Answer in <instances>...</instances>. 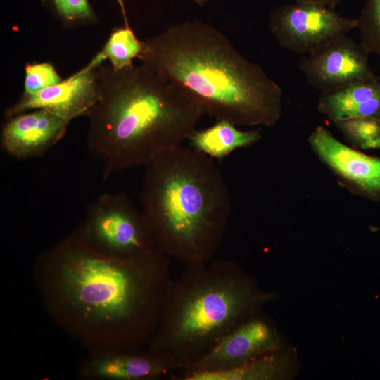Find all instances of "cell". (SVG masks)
Instances as JSON below:
<instances>
[{
  "label": "cell",
  "mask_w": 380,
  "mask_h": 380,
  "mask_svg": "<svg viewBox=\"0 0 380 380\" xmlns=\"http://www.w3.org/2000/svg\"><path fill=\"white\" fill-rule=\"evenodd\" d=\"M282 348L276 327L259 313L225 336L189 369L175 375L231 369Z\"/></svg>",
  "instance_id": "cell-10"
},
{
  "label": "cell",
  "mask_w": 380,
  "mask_h": 380,
  "mask_svg": "<svg viewBox=\"0 0 380 380\" xmlns=\"http://www.w3.org/2000/svg\"><path fill=\"white\" fill-rule=\"evenodd\" d=\"M291 372V359L280 348L228 370L175 375L177 380H279Z\"/></svg>",
  "instance_id": "cell-16"
},
{
  "label": "cell",
  "mask_w": 380,
  "mask_h": 380,
  "mask_svg": "<svg viewBox=\"0 0 380 380\" xmlns=\"http://www.w3.org/2000/svg\"><path fill=\"white\" fill-rule=\"evenodd\" d=\"M141 43V63L186 91L216 120L272 127L281 117V87L214 26L186 21Z\"/></svg>",
  "instance_id": "cell-2"
},
{
  "label": "cell",
  "mask_w": 380,
  "mask_h": 380,
  "mask_svg": "<svg viewBox=\"0 0 380 380\" xmlns=\"http://www.w3.org/2000/svg\"><path fill=\"white\" fill-rule=\"evenodd\" d=\"M297 3H308L323 5L334 9L341 0H294Z\"/></svg>",
  "instance_id": "cell-22"
},
{
  "label": "cell",
  "mask_w": 380,
  "mask_h": 380,
  "mask_svg": "<svg viewBox=\"0 0 380 380\" xmlns=\"http://www.w3.org/2000/svg\"><path fill=\"white\" fill-rule=\"evenodd\" d=\"M333 123L353 147L362 150L380 149V118L354 117Z\"/></svg>",
  "instance_id": "cell-18"
},
{
  "label": "cell",
  "mask_w": 380,
  "mask_h": 380,
  "mask_svg": "<svg viewBox=\"0 0 380 380\" xmlns=\"http://www.w3.org/2000/svg\"><path fill=\"white\" fill-rule=\"evenodd\" d=\"M188 1H191L199 6H203L205 3L208 2V0H188Z\"/></svg>",
  "instance_id": "cell-24"
},
{
  "label": "cell",
  "mask_w": 380,
  "mask_h": 380,
  "mask_svg": "<svg viewBox=\"0 0 380 380\" xmlns=\"http://www.w3.org/2000/svg\"><path fill=\"white\" fill-rule=\"evenodd\" d=\"M362 42L342 35L301 57L298 68L307 82L322 92L376 79Z\"/></svg>",
  "instance_id": "cell-8"
},
{
  "label": "cell",
  "mask_w": 380,
  "mask_h": 380,
  "mask_svg": "<svg viewBox=\"0 0 380 380\" xmlns=\"http://www.w3.org/2000/svg\"><path fill=\"white\" fill-rule=\"evenodd\" d=\"M117 1H118V4H119L120 6L121 7L122 15H123V17H124L125 24V25H129L128 21H127V16H126V13H125V6H124L123 0H117Z\"/></svg>",
  "instance_id": "cell-23"
},
{
  "label": "cell",
  "mask_w": 380,
  "mask_h": 380,
  "mask_svg": "<svg viewBox=\"0 0 380 380\" xmlns=\"http://www.w3.org/2000/svg\"><path fill=\"white\" fill-rule=\"evenodd\" d=\"M356 22L362 44L380 60V0H367Z\"/></svg>",
  "instance_id": "cell-19"
},
{
  "label": "cell",
  "mask_w": 380,
  "mask_h": 380,
  "mask_svg": "<svg viewBox=\"0 0 380 380\" xmlns=\"http://www.w3.org/2000/svg\"><path fill=\"white\" fill-rule=\"evenodd\" d=\"M98 72L100 96L88 116L87 139L105 178L180 146L205 114L186 91L142 63L100 65Z\"/></svg>",
  "instance_id": "cell-3"
},
{
  "label": "cell",
  "mask_w": 380,
  "mask_h": 380,
  "mask_svg": "<svg viewBox=\"0 0 380 380\" xmlns=\"http://www.w3.org/2000/svg\"><path fill=\"white\" fill-rule=\"evenodd\" d=\"M317 110L332 122L354 117L380 118V80L377 77L322 92Z\"/></svg>",
  "instance_id": "cell-14"
},
{
  "label": "cell",
  "mask_w": 380,
  "mask_h": 380,
  "mask_svg": "<svg viewBox=\"0 0 380 380\" xmlns=\"http://www.w3.org/2000/svg\"><path fill=\"white\" fill-rule=\"evenodd\" d=\"M75 229L91 248L108 256L132 257L156 248L143 212L122 193L100 195Z\"/></svg>",
  "instance_id": "cell-6"
},
{
  "label": "cell",
  "mask_w": 380,
  "mask_h": 380,
  "mask_svg": "<svg viewBox=\"0 0 380 380\" xmlns=\"http://www.w3.org/2000/svg\"><path fill=\"white\" fill-rule=\"evenodd\" d=\"M348 18L329 7L308 3L288 4L269 14V27L279 44L291 52L306 55L356 28Z\"/></svg>",
  "instance_id": "cell-7"
},
{
  "label": "cell",
  "mask_w": 380,
  "mask_h": 380,
  "mask_svg": "<svg viewBox=\"0 0 380 380\" xmlns=\"http://www.w3.org/2000/svg\"><path fill=\"white\" fill-rule=\"evenodd\" d=\"M225 120L212 126L194 130L188 138L195 150L212 158L222 159L238 148L250 146L262 139L259 129L241 130Z\"/></svg>",
  "instance_id": "cell-15"
},
{
  "label": "cell",
  "mask_w": 380,
  "mask_h": 380,
  "mask_svg": "<svg viewBox=\"0 0 380 380\" xmlns=\"http://www.w3.org/2000/svg\"><path fill=\"white\" fill-rule=\"evenodd\" d=\"M174 369L146 347L104 348L88 351L77 375L83 380H158L172 377Z\"/></svg>",
  "instance_id": "cell-12"
},
{
  "label": "cell",
  "mask_w": 380,
  "mask_h": 380,
  "mask_svg": "<svg viewBox=\"0 0 380 380\" xmlns=\"http://www.w3.org/2000/svg\"><path fill=\"white\" fill-rule=\"evenodd\" d=\"M53 4L58 14L68 23L94 19L87 0H53Z\"/></svg>",
  "instance_id": "cell-21"
},
{
  "label": "cell",
  "mask_w": 380,
  "mask_h": 380,
  "mask_svg": "<svg viewBox=\"0 0 380 380\" xmlns=\"http://www.w3.org/2000/svg\"><path fill=\"white\" fill-rule=\"evenodd\" d=\"M70 122L44 108L17 114L4 125L1 146L17 159L41 156L63 137Z\"/></svg>",
  "instance_id": "cell-13"
},
{
  "label": "cell",
  "mask_w": 380,
  "mask_h": 380,
  "mask_svg": "<svg viewBox=\"0 0 380 380\" xmlns=\"http://www.w3.org/2000/svg\"><path fill=\"white\" fill-rule=\"evenodd\" d=\"M273 298L230 260L185 267L146 348L175 373L186 371Z\"/></svg>",
  "instance_id": "cell-5"
},
{
  "label": "cell",
  "mask_w": 380,
  "mask_h": 380,
  "mask_svg": "<svg viewBox=\"0 0 380 380\" xmlns=\"http://www.w3.org/2000/svg\"><path fill=\"white\" fill-rule=\"evenodd\" d=\"M33 279L49 317L87 352L146 347L173 280L170 258L158 248L108 256L76 229L37 255Z\"/></svg>",
  "instance_id": "cell-1"
},
{
  "label": "cell",
  "mask_w": 380,
  "mask_h": 380,
  "mask_svg": "<svg viewBox=\"0 0 380 380\" xmlns=\"http://www.w3.org/2000/svg\"><path fill=\"white\" fill-rule=\"evenodd\" d=\"M141 49V41L129 25H125L112 31L103 49L94 58L100 63L108 59L113 68L120 70L132 65Z\"/></svg>",
  "instance_id": "cell-17"
},
{
  "label": "cell",
  "mask_w": 380,
  "mask_h": 380,
  "mask_svg": "<svg viewBox=\"0 0 380 380\" xmlns=\"http://www.w3.org/2000/svg\"><path fill=\"white\" fill-rule=\"evenodd\" d=\"M144 167L141 211L155 247L184 267L211 261L231 214L229 189L213 159L180 145Z\"/></svg>",
  "instance_id": "cell-4"
},
{
  "label": "cell",
  "mask_w": 380,
  "mask_h": 380,
  "mask_svg": "<svg viewBox=\"0 0 380 380\" xmlns=\"http://www.w3.org/2000/svg\"><path fill=\"white\" fill-rule=\"evenodd\" d=\"M24 94H33L63 80L49 63H30L25 66Z\"/></svg>",
  "instance_id": "cell-20"
},
{
  "label": "cell",
  "mask_w": 380,
  "mask_h": 380,
  "mask_svg": "<svg viewBox=\"0 0 380 380\" xmlns=\"http://www.w3.org/2000/svg\"><path fill=\"white\" fill-rule=\"evenodd\" d=\"M99 67L90 61L55 85L33 94L23 93L5 111V118L38 108L50 110L70 122L80 116L88 117L100 96Z\"/></svg>",
  "instance_id": "cell-11"
},
{
  "label": "cell",
  "mask_w": 380,
  "mask_h": 380,
  "mask_svg": "<svg viewBox=\"0 0 380 380\" xmlns=\"http://www.w3.org/2000/svg\"><path fill=\"white\" fill-rule=\"evenodd\" d=\"M315 156L352 194L380 201V158L365 154L338 140L318 125L308 139Z\"/></svg>",
  "instance_id": "cell-9"
}]
</instances>
